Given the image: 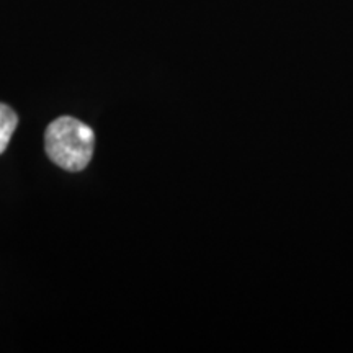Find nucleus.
I'll return each mask as SVG.
<instances>
[{"instance_id": "obj_1", "label": "nucleus", "mask_w": 353, "mask_h": 353, "mask_svg": "<svg viewBox=\"0 0 353 353\" xmlns=\"http://www.w3.org/2000/svg\"><path fill=\"white\" fill-rule=\"evenodd\" d=\"M48 157L69 172H81L94 156L95 134L90 126L72 117H61L48 126L44 134Z\"/></svg>"}, {"instance_id": "obj_2", "label": "nucleus", "mask_w": 353, "mask_h": 353, "mask_svg": "<svg viewBox=\"0 0 353 353\" xmlns=\"http://www.w3.org/2000/svg\"><path fill=\"white\" fill-rule=\"evenodd\" d=\"M17 125H19L17 113L8 105L0 103V154L7 149Z\"/></svg>"}]
</instances>
